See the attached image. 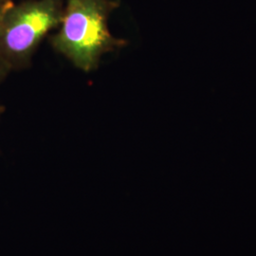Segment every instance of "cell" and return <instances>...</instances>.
Instances as JSON below:
<instances>
[{
    "instance_id": "cell-4",
    "label": "cell",
    "mask_w": 256,
    "mask_h": 256,
    "mask_svg": "<svg viewBox=\"0 0 256 256\" xmlns=\"http://www.w3.org/2000/svg\"><path fill=\"white\" fill-rule=\"evenodd\" d=\"M12 4V2H10V3L5 4V5H0V26H1V23H2V20H3L6 10H8Z\"/></svg>"
},
{
    "instance_id": "cell-5",
    "label": "cell",
    "mask_w": 256,
    "mask_h": 256,
    "mask_svg": "<svg viewBox=\"0 0 256 256\" xmlns=\"http://www.w3.org/2000/svg\"><path fill=\"white\" fill-rule=\"evenodd\" d=\"M10 2H12L10 0H0V5H5L8 4Z\"/></svg>"
},
{
    "instance_id": "cell-1",
    "label": "cell",
    "mask_w": 256,
    "mask_h": 256,
    "mask_svg": "<svg viewBox=\"0 0 256 256\" xmlns=\"http://www.w3.org/2000/svg\"><path fill=\"white\" fill-rule=\"evenodd\" d=\"M112 0H68L59 30L52 38L55 50L86 72L95 70L102 56L126 45L108 28Z\"/></svg>"
},
{
    "instance_id": "cell-6",
    "label": "cell",
    "mask_w": 256,
    "mask_h": 256,
    "mask_svg": "<svg viewBox=\"0 0 256 256\" xmlns=\"http://www.w3.org/2000/svg\"><path fill=\"white\" fill-rule=\"evenodd\" d=\"M3 111H4V108H3V106H0V116H1V114L3 113Z\"/></svg>"
},
{
    "instance_id": "cell-2",
    "label": "cell",
    "mask_w": 256,
    "mask_h": 256,
    "mask_svg": "<svg viewBox=\"0 0 256 256\" xmlns=\"http://www.w3.org/2000/svg\"><path fill=\"white\" fill-rule=\"evenodd\" d=\"M61 0H28L12 4L0 26V60L10 70L28 64L41 40L59 27Z\"/></svg>"
},
{
    "instance_id": "cell-3",
    "label": "cell",
    "mask_w": 256,
    "mask_h": 256,
    "mask_svg": "<svg viewBox=\"0 0 256 256\" xmlns=\"http://www.w3.org/2000/svg\"><path fill=\"white\" fill-rule=\"evenodd\" d=\"M10 72V70L9 66H7L0 60V82L6 78V76L8 75Z\"/></svg>"
}]
</instances>
